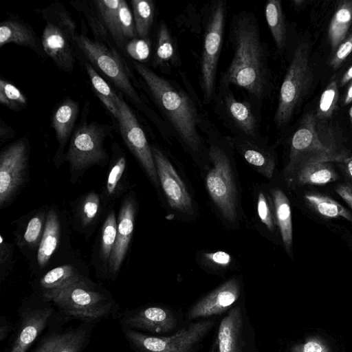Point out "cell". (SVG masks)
<instances>
[{
  "instance_id": "1",
  "label": "cell",
  "mask_w": 352,
  "mask_h": 352,
  "mask_svg": "<svg viewBox=\"0 0 352 352\" xmlns=\"http://www.w3.org/2000/svg\"><path fill=\"white\" fill-rule=\"evenodd\" d=\"M132 63L175 136L201 173L204 171L209 159L207 142L202 134L211 123L195 94L177 81L158 75L144 63Z\"/></svg>"
},
{
  "instance_id": "2",
  "label": "cell",
  "mask_w": 352,
  "mask_h": 352,
  "mask_svg": "<svg viewBox=\"0 0 352 352\" xmlns=\"http://www.w3.org/2000/svg\"><path fill=\"white\" fill-rule=\"evenodd\" d=\"M259 28L252 11L232 15L229 31L232 57L219 78L245 91L254 103L261 104L270 94L272 83L267 45Z\"/></svg>"
},
{
  "instance_id": "3",
  "label": "cell",
  "mask_w": 352,
  "mask_h": 352,
  "mask_svg": "<svg viewBox=\"0 0 352 352\" xmlns=\"http://www.w3.org/2000/svg\"><path fill=\"white\" fill-rule=\"evenodd\" d=\"M205 135L209 165L201 175L206 190L223 226L228 230H238L245 216L233 144L230 136L222 135L212 124Z\"/></svg>"
},
{
  "instance_id": "4",
  "label": "cell",
  "mask_w": 352,
  "mask_h": 352,
  "mask_svg": "<svg viewBox=\"0 0 352 352\" xmlns=\"http://www.w3.org/2000/svg\"><path fill=\"white\" fill-rule=\"evenodd\" d=\"M159 184V197L173 219L193 222L199 216L195 193L184 170L162 148L151 145Z\"/></svg>"
},
{
  "instance_id": "5",
  "label": "cell",
  "mask_w": 352,
  "mask_h": 352,
  "mask_svg": "<svg viewBox=\"0 0 352 352\" xmlns=\"http://www.w3.org/2000/svg\"><path fill=\"white\" fill-rule=\"evenodd\" d=\"M76 45L88 63L158 124L155 116L134 87L131 74L124 60L115 49L104 43L92 40L84 34L77 35Z\"/></svg>"
},
{
  "instance_id": "6",
  "label": "cell",
  "mask_w": 352,
  "mask_h": 352,
  "mask_svg": "<svg viewBox=\"0 0 352 352\" xmlns=\"http://www.w3.org/2000/svg\"><path fill=\"white\" fill-rule=\"evenodd\" d=\"M39 13L45 21L41 39L45 54L59 69L72 72L78 50L75 21L57 2L39 10Z\"/></svg>"
},
{
  "instance_id": "7",
  "label": "cell",
  "mask_w": 352,
  "mask_h": 352,
  "mask_svg": "<svg viewBox=\"0 0 352 352\" xmlns=\"http://www.w3.org/2000/svg\"><path fill=\"white\" fill-rule=\"evenodd\" d=\"M49 302L67 316L88 322L107 317L116 308L109 292L85 276L54 294Z\"/></svg>"
},
{
  "instance_id": "8",
  "label": "cell",
  "mask_w": 352,
  "mask_h": 352,
  "mask_svg": "<svg viewBox=\"0 0 352 352\" xmlns=\"http://www.w3.org/2000/svg\"><path fill=\"white\" fill-rule=\"evenodd\" d=\"M316 120L315 115L307 113L293 134L287 161L282 173L284 180L307 164L340 163L347 157V154L339 151L334 143L321 139L316 130Z\"/></svg>"
},
{
  "instance_id": "9",
  "label": "cell",
  "mask_w": 352,
  "mask_h": 352,
  "mask_svg": "<svg viewBox=\"0 0 352 352\" xmlns=\"http://www.w3.org/2000/svg\"><path fill=\"white\" fill-rule=\"evenodd\" d=\"M204 28L199 60V85L204 104L212 102L217 89V76L227 15V3L212 2L209 6Z\"/></svg>"
},
{
  "instance_id": "10",
  "label": "cell",
  "mask_w": 352,
  "mask_h": 352,
  "mask_svg": "<svg viewBox=\"0 0 352 352\" xmlns=\"http://www.w3.org/2000/svg\"><path fill=\"white\" fill-rule=\"evenodd\" d=\"M111 133V126L97 122L81 121L69 140L65 160L69 163L71 180H78L94 166H105L109 155L104 141Z\"/></svg>"
},
{
  "instance_id": "11",
  "label": "cell",
  "mask_w": 352,
  "mask_h": 352,
  "mask_svg": "<svg viewBox=\"0 0 352 352\" xmlns=\"http://www.w3.org/2000/svg\"><path fill=\"white\" fill-rule=\"evenodd\" d=\"M309 45L300 42L296 47L280 88L274 121L278 129L285 126L307 94L313 80Z\"/></svg>"
},
{
  "instance_id": "12",
  "label": "cell",
  "mask_w": 352,
  "mask_h": 352,
  "mask_svg": "<svg viewBox=\"0 0 352 352\" xmlns=\"http://www.w3.org/2000/svg\"><path fill=\"white\" fill-rule=\"evenodd\" d=\"M212 102L214 112L232 135L254 140L265 138L261 133L259 121L252 104L248 100H238L230 85L221 78Z\"/></svg>"
},
{
  "instance_id": "13",
  "label": "cell",
  "mask_w": 352,
  "mask_h": 352,
  "mask_svg": "<svg viewBox=\"0 0 352 352\" xmlns=\"http://www.w3.org/2000/svg\"><path fill=\"white\" fill-rule=\"evenodd\" d=\"M214 321H200L179 329L168 337L151 336L124 327L128 342L138 352H190L213 327Z\"/></svg>"
},
{
  "instance_id": "14",
  "label": "cell",
  "mask_w": 352,
  "mask_h": 352,
  "mask_svg": "<svg viewBox=\"0 0 352 352\" xmlns=\"http://www.w3.org/2000/svg\"><path fill=\"white\" fill-rule=\"evenodd\" d=\"M30 144L23 137L0 153V208L8 207L25 184L28 175Z\"/></svg>"
},
{
  "instance_id": "15",
  "label": "cell",
  "mask_w": 352,
  "mask_h": 352,
  "mask_svg": "<svg viewBox=\"0 0 352 352\" xmlns=\"http://www.w3.org/2000/svg\"><path fill=\"white\" fill-rule=\"evenodd\" d=\"M117 102L120 110V116L117 121L122 140L159 195L160 184L151 145L148 143L143 129L124 100L122 94H118Z\"/></svg>"
},
{
  "instance_id": "16",
  "label": "cell",
  "mask_w": 352,
  "mask_h": 352,
  "mask_svg": "<svg viewBox=\"0 0 352 352\" xmlns=\"http://www.w3.org/2000/svg\"><path fill=\"white\" fill-rule=\"evenodd\" d=\"M50 302L21 307L16 330L8 352H26L53 318L54 310Z\"/></svg>"
},
{
  "instance_id": "17",
  "label": "cell",
  "mask_w": 352,
  "mask_h": 352,
  "mask_svg": "<svg viewBox=\"0 0 352 352\" xmlns=\"http://www.w3.org/2000/svg\"><path fill=\"white\" fill-rule=\"evenodd\" d=\"M230 138L235 151L244 162L256 173L271 180L276 170L277 157L267 140H254L236 135Z\"/></svg>"
},
{
  "instance_id": "18",
  "label": "cell",
  "mask_w": 352,
  "mask_h": 352,
  "mask_svg": "<svg viewBox=\"0 0 352 352\" xmlns=\"http://www.w3.org/2000/svg\"><path fill=\"white\" fill-rule=\"evenodd\" d=\"M138 201L135 195L129 193L124 199L117 219L116 240L108 266L110 275L116 276L127 253L133 236Z\"/></svg>"
},
{
  "instance_id": "19",
  "label": "cell",
  "mask_w": 352,
  "mask_h": 352,
  "mask_svg": "<svg viewBox=\"0 0 352 352\" xmlns=\"http://www.w3.org/2000/svg\"><path fill=\"white\" fill-rule=\"evenodd\" d=\"M240 294L239 278L233 276L197 302L189 310L188 318L194 320L220 314L230 307Z\"/></svg>"
},
{
  "instance_id": "20",
  "label": "cell",
  "mask_w": 352,
  "mask_h": 352,
  "mask_svg": "<svg viewBox=\"0 0 352 352\" xmlns=\"http://www.w3.org/2000/svg\"><path fill=\"white\" fill-rule=\"evenodd\" d=\"M122 324L130 329L164 333L175 328L176 319L168 309L149 306L126 312L122 318Z\"/></svg>"
},
{
  "instance_id": "21",
  "label": "cell",
  "mask_w": 352,
  "mask_h": 352,
  "mask_svg": "<svg viewBox=\"0 0 352 352\" xmlns=\"http://www.w3.org/2000/svg\"><path fill=\"white\" fill-rule=\"evenodd\" d=\"M254 225L257 232L267 239L280 238L274 204L267 184L256 183L252 187Z\"/></svg>"
},
{
  "instance_id": "22",
  "label": "cell",
  "mask_w": 352,
  "mask_h": 352,
  "mask_svg": "<svg viewBox=\"0 0 352 352\" xmlns=\"http://www.w3.org/2000/svg\"><path fill=\"white\" fill-rule=\"evenodd\" d=\"M79 103L67 97L58 104L52 111L51 127L55 132L58 148L55 156L56 163L63 160V151L70 140L78 116Z\"/></svg>"
},
{
  "instance_id": "23",
  "label": "cell",
  "mask_w": 352,
  "mask_h": 352,
  "mask_svg": "<svg viewBox=\"0 0 352 352\" xmlns=\"http://www.w3.org/2000/svg\"><path fill=\"white\" fill-rule=\"evenodd\" d=\"M91 328L81 324L54 332L43 338L34 352H81L89 342Z\"/></svg>"
},
{
  "instance_id": "24",
  "label": "cell",
  "mask_w": 352,
  "mask_h": 352,
  "mask_svg": "<svg viewBox=\"0 0 352 352\" xmlns=\"http://www.w3.org/2000/svg\"><path fill=\"white\" fill-rule=\"evenodd\" d=\"M274 204L276 223L282 244L287 254L293 256V226L290 201L284 190L275 183L274 178L267 184Z\"/></svg>"
},
{
  "instance_id": "25",
  "label": "cell",
  "mask_w": 352,
  "mask_h": 352,
  "mask_svg": "<svg viewBox=\"0 0 352 352\" xmlns=\"http://www.w3.org/2000/svg\"><path fill=\"white\" fill-rule=\"evenodd\" d=\"M10 43L29 47L40 56L45 54L32 28L15 16L9 17L0 24V47Z\"/></svg>"
},
{
  "instance_id": "26",
  "label": "cell",
  "mask_w": 352,
  "mask_h": 352,
  "mask_svg": "<svg viewBox=\"0 0 352 352\" xmlns=\"http://www.w3.org/2000/svg\"><path fill=\"white\" fill-rule=\"evenodd\" d=\"M338 179V175L330 162H317L302 166L284 182L288 188H295L304 185H325Z\"/></svg>"
},
{
  "instance_id": "27",
  "label": "cell",
  "mask_w": 352,
  "mask_h": 352,
  "mask_svg": "<svg viewBox=\"0 0 352 352\" xmlns=\"http://www.w3.org/2000/svg\"><path fill=\"white\" fill-rule=\"evenodd\" d=\"M83 276L72 264L61 265L50 270L38 281L41 298L49 302L54 294Z\"/></svg>"
},
{
  "instance_id": "28",
  "label": "cell",
  "mask_w": 352,
  "mask_h": 352,
  "mask_svg": "<svg viewBox=\"0 0 352 352\" xmlns=\"http://www.w3.org/2000/svg\"><path fill=\"white\" fill-rule=\"evenodd\" d=\"M61 223L57 211L51 208L47 211L44 232L39 244L36 261L40 268L45 267L56 250L61 237Z\"/></svg>"
},
{
  "instance_id": "29",
  "label": "cell",
  "mask_w": 352,
  "mask_h": 352,
  "mask_svg": "<svg viewBox=\"0 0 352 352\" xmlns=\"http://www.w3.org/2000/svg\"><path fill=\"white\" fill-rule=\"evenodd\" d=\"M243 323L239 307L232 308L222 319L217 336V352H240V336Z\"/></svg>"
},
{
  "instance_id": "30",
  "label": "cell",
  "mask_w": 352,
  "mask_h": 352,
  "mask_svg": "<svg viewBox=\"0 0 352 352\" xmlns=\"http://www.w3.org/2000/svg\"><path fill=\"white\" fill-rule=\"evenodd\" d=\"M127 160L123 153H119L113 157L109 166L102 198L107 201L118 199L126 189Z\"/></svg>"
},
{
  "instance_id": "31",
  "label": "cell",
  "mask_w": 352,
  "mask_h": 352,
  "mask_svg": "<svg viewBox=\"0 0 352 352\" xmlns=\"http://www.w3.org/2000/svg\"><path fill=\"white\" fill-rule=\"evenodd\" d=\"M47 211L46 208L42 207L28 218L22 230L16 234L21 249L38 250L45 230Z\"/></svg>"
},
{
  "instance_id": "32",
  "label": "cell",
  "mask_w": 352,
  "mask_h": 352,
  "mask_svg": "<svg viewBox=\"0 0 352 352\" xmlns=\"http://www.w3.org/2000/svg\"><path fill=\"white\" fill-rule=\"evenodd\" d=\"M352 25V0L341 1L330 21L328 38L331 50H336L345 39Z\"/></svg>"
},
{
  "instance_id": "33",
  "label": "cell",
  "mask_w": 352,
  "mask_h": 352,
  "mask_svg": "<svg viewBox=\"0 0 352 352\" xmlns=\"http://www.w3.org/2000/svg\"><path fill=\"white\" fill-rule=\"evenodd\" d=\"M178 62L177 46L170 30L164 21L157 28L156 46L153 58V67L162 68Z\"/></svg>"
},
{
  "instance_id": "34",
  "label": "cell",
  "mask_w": 352,
  "mask_h": 352,
  "mask_svg": "<svg viewBox=\"0 0 352 352\" xmlns=\"http://www.w3.org/2000/svg\"><path fill=\"white\" fill-rule=\"evenodd\" d=\"M101 195L93 190L78 200L74 215L81 230L87 231L97 222L101 212Z\"/></svg>"
},
{
  "instance_id": "35",
  "label": "cell",
  "mask_w": 352,
  "mask_h": 352,
  "mask_svg": "<svg viewBox=\"0 0 352 352\" xmlns=\"http://www.w3.org/2000/svg\"><path fill=\"white\" fill-rule=\"evenodd\" d=\"M265 17L279 52H283L287 43V32L281 1L270 0L265 6Z\"/></svg>"
},
{
  "instance_id": "36",
  "label": "cell",
  "mask_w": 352,
  "mask_h": 352,
  "mask_svg": "<svg viewBox=\"0 0 352 352\" xmlns=\"http://www.w3.org/2000/svg\"><path fill=\"white\" fill-rule=\"evenodd\" d=\"M305 202L318 214L330 219L343 218L352 222V213L331 197L318 192H307Z\"/></svg>"
},
{
  "instance_id": "37",
  "label": "cell",
  "mask_w": 352,
  "mask_h": 352,
  "mask_svg": "<svg viewBox=\"0 0 352 352\" xmlns=\"http://www.w3.org/2000/svg\"><path fill=\"white\" fill-rule=\"evenodd\" d=\"M84 66L95 94L113 116L118 120L120 116L117 102L118 94L89 63L85 61Z\"/></svg>"
},
{
  "instance_id": "38",
  "label": "cell",
  "mask_w": 352,
  "mask_h": 352,
  "mask_svg": "<svg viewBox=\"0 0 352 352\" xmlns=\"http://www.w3.org/2000/svg\"><path fill=\"white\" fill-rule=\"evenodd\" d=\"M117 234V220L115 212L109 210L102 223L99 241V260L104 268L108 270L111 253L113 250Z\"/></svg>"
},
{
  "instance_id": "39",
  "label": "cell",
  "mask_w": 352,
  "mask_h": 352,
  "mask_svg": "<svg viewBox=\"0 0 352 352\" xmlns=\"http://www.w3.org/2000/svg\"><path fill=\"white\" fill-rule=\"evenodd\" d=\"M137 36L148 38L154 21L155 6L151 0L131 1Z\"/></svg>"
},
{
  "instance_id": "40",
  "label": "cell",
  "mask_w": 352,
  "mask_h": 352,
  "mask_svg": "<svg viewBox=\"0 0 352 352\" xmlns=\"http://www.w3.org/2000/svg\"><path fill=\"white\" fill-rule=\"evenodd\" d=\"M135 37L138 36L133 12L126 1L121 0L118 8L117 35L114 43L124 50L125 45Z\"/></svg>"
},
{
  "instance_id": "41",
  "label": "cell",
  "mask_w": 352,
  "mask_h": 352,
  "mask_svg": "<svg viewBox=\"0 0 352 352\" xmlns=\"http://www.w3.org/2000/svg\"><path fill=\"white\" fill-rule=\"evenodd\" d=\"M121 0H94L92 3L104 25L110 38L115 42Z\"/></svg>"
},
{
  "instance_id": "42",
  "label": "cell",
  "mask_w": 352,
  "mask_h": 352,
  "mask_svg": "<svg viewBox=\"0 0 352 352\" xmlns=\"http://www.w3.org/2000/svg\"><path fill=\"white\" fill-rule=\"evenodd\" d=\"M196 261L203 269L211 272H224L233 264L232 256L226 252L199 251L196 254Z\"/></svg>"
},
{
  "instance_id": "43",
  "label": "cell",
  "mask_w": 352,
  "mask_h": 352,
  "mask_svg": "<svg viewBox=\"0 0 352 352\" xmlns=\"http://www.w3.org/2000/svg\"><path fill=\"white\" fill-rule=\"evenodd\" d=\"M73 6L82 12L85 16L90 28L91 29L93 34L95 36L96 40L104 43L109 45V33L100 19L98 12L96 11L94 6L89 4L88 2H73ZM110 37V36H109Z\"/></svg>"
},
{
  "instance_id": "44",
  "label": "cell",
  "mask_w": 352,
  "mask_h": 352,
  "mask_svg": "<svg viewBox=\"0 0 352 352\" xmlns=\"http://www.w3.org/2000/svg\"><path fill=\"white\" fill-rule=\"evenodd\" d=\"M0 102L14 111H21L28 106V100L23 92L3 78L0 80Z\"/></svg>"
},
{
  "instance_id": "45",
  "label": "cell",
  "mask_w": 352,
  "mask_h": 352,
  "mask_svg": "<svg viewBox=\"0 0 352 352\" xmlns=\"http://www.w3.org/2000/svg\"><path fill=\"white\" fill-rule=\"evenodd\" d=\"M338 100V87L336 80H333L321 94L316 118L325 120L329 118L336 109Z\"/></svg>"
},
{
  "instance_id": "46",
  "label": "cell",
  "mask_w": 352,
  "mask_h": 352,
  "mask_svg": "<svg viewBox=\"0 0 352 352\" xmlns=\"http://www.w3.org/2000/svg\"><path fill=\"white\" fill-rule=\"evenodd\" d=\"M151 42L150 38L135 37L130 40L124 46V52L133 61L144 63L151 56Z\"/></svg>"
},
{
  "instance_id": "47",
  "label": "cell",
  "mask_w": 352,
  "mask_h": 352,
  "mask_svg": "<svg viewBox=\"0 0 352 352\" xmlns=\"http://www.w3.org/2000/svg\"><path fill=\"white\" fill-rule=\"evenodd\" d=\"M14 244L8 242L2 234L0 236V280L3 281L12 267Z\"/></svg>"
},
{
  "instance_id": "48",
  "label": "cell",
  "mask_w": 352,
  "mask_h": 352,
  "mask_svg": "<svg viewBox=\"0 0 352 352\" xmlns=\"http://www.w3.org/2000/svg\"><path fill=\"white\" fill-rule=\"evenodd\" d=\"M352 52V33L345 38L336 50L329 65L336 69L340 67Z\"/></svg>"
},
{
  "instance_id": "49",
  "label": "cell",
  "mask_w": 352,
  "mask_h": 352,
  "mask_svg": "<svg viewBox=\"0 0 352 352\" xmlns=\"http://www.w3.org/2000/svg\"><path fill=\"white\" fill-rule=\"evenodd\" d=\"M335 191L352 209V184H340L336 187Z\"/></svg>"
},
{
  "instance_id": "50",
  "label": "cell",
  "mask_w": 352,
  "mask_h": 352,
  "mask_svg": "<svg viewBox=\"0 0 352 352\" xmlns=\"http://www.w3.org/2000/svg\"><path fill=\"white\" fill-rule=\"evenodd\" d=\"M16 135V132L12 127L9 126L2 119L0 120V143L3 144L5 142L13 138Z\"/></svg>"
},
{
  "instance_id": "51",
  "label": "cell",
  "mask_w": 352,
  "mask_h": 352,
  "mask_svg": "<svg viewBox=\"0 0 352 352\" xmlns=\"http://www.w3.org/2000/svg\"><path fill=\"white\" fill-rule=\"evenodd\" d=\"M13 329V327L10 322L4 316L0 318V341L3 340L8 336Z\"/></svg>"
},
{
  "instance_id": "52",
  "label": "cell",
  "mask_w": 352,
  "mask_h": 352,
  "mask_svg": "<svg viewBox=\"0 0 352 352\" xmlns=\"http://www.w3.org/2000/svg\"><path fill=\"white\" fill-rule=\"evenodd\" d=\"M343 170L348 177L352 180V156L346 157L341 162Z\"/></svg>"
},
{
  "instance_id": "53",
  "label": "cell",
  "mask_w": 352,
  "mask_h": 352,
  "mask_svg": "<svg viewBox=\"0 0 352 352\" xmlns=\"http://www.w3.org/2000/svg\"><path fill=\"white\" fill-rule=\"evenodd\" d=\"M304 352H322L321 346L314 342L310 341L305 344L304 346Z\"/></svg>"
},
{
  "instance_id": "54",
  "label": "cell",
  "mask_w": 352,
  "mask_h": 352,
  "mask_svg": "<svg viewBox=\"0 0 352 352\" xmlns=\"http://www.w3.org/2000/svg\"><path fill=\"white\" fill-rule=\"evenodd\" d=\"M352 80V65L346 70V72L342 76V78L340 82V86L344 87L349 81Z\"/></svg>"
},
{
  "instance_id": "55",
  "label": "cell",
  "mask_w": 352,
  "mask_h": 352,
  "mask_svg": "<svg viewBox=\"0 0 352 352\" xmlns=\"http://www.w3.org/2000/svg\"><path fill=\"white\" fill-rule=\"evenodd\" d=\"M352 102V82L349 87L346 93L344 99V104H349Z\"/></svg>"
},
{
  "instance_id": "56",
  "label": "cell",
  "mask_w": 352,
  "mask_h": 352,
  "mask_svg": "<svg viewBox=\"0 0 352 352\" xmlns=\"http://www.w3.org/2000/svg\"><path fill=\"white\" fill-rule=\"evenodd\" d=\"M349 120H350L351 126V128H352V106L351 107V108L349 109Z\"/></svg>"
},
{
  "instance_id": "57",
  "label": "cell",
  "mask_w": 352,
  "mask_h": 352,
  "mask_svg": "<svg viewBox=\"0 0 352 352\" xmlns=\"http://www.w3.org/2000/svg\"><path fill=\"white\" fill-rule=\"evenodd\" d=\"M212 352H214V351Z\"/></svg>"
}]
</instances>
